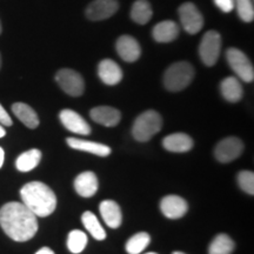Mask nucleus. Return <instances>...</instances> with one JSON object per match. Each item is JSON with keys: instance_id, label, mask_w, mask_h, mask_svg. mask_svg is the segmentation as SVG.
<instances>
[{"instance_id": "39448f33", "label": "nucleus", "mask_w": 254, "mask_h": 254, "mask_svg": "<svg viewBox=\"0 0 254 254\" xmlns=\"http://www.w3.org/2000/svg\"><path fill=\"white\" fill-rule=\"evenodd\" d=\"M226 59L230 67L245 82H252L254 80V68L252 63L243 51L231 47L226 51Z\"/></svg>"}, {"instance_id": "cd10ccee", "label": "nucleus", "mask_w": 254, "mask_h": 254, "mask_svg": "<svg viewBox=\"0 0 254 254\" xmlns=\"http://www.w3.org/2000/svg\"><path fill=\"white\" fill-rule=\"evenodd\" d=\"M87 245V236L82 231L73 230L69 232L67 238L68 251L73 254H79Z\"/></svg>"}, {"instance_id": "20e7f679", "label": "nucleus", "mask_w": 254, "mask_h": 254, "mask_svg": "<svg viewBox=\"0 0 254 254\" xmlns=\"http://www.w3.org/2000/svg\"><path fill=\"white\" fill-rule=\"evenodd\" d=\"M163 127V118L153 110L146 111L134 120L132 127V134L135 140L145 142L153 138L154 134Z\"/></svg>"}, {"instance_id": "a211bd4d", "label": "nucleus", "mask_w": 254, "mask_h": 254, "mask_svg": "<svg viewBox=\"0 0 254 254\" xmlns=\"http://www.w3.org/2000/svg\"><path fill=\"white\" fill-rule=\"evenodd\" d=\"M67 145L71 148L74 150L87 152V153H92L99 157H109L111 154V148L107 145L100 144V142L82 140V139L78 138H67Z\"/></svg>"}, {"instance_id": "f03ea898", "label": "nucleus", "mask_w": 254, "mask_h": 254, "mask_svg": "<svg viewBox=\"0 0 254 254\" xmlns=\"http://www.w3.org/2000/svg\"><path fill=\"white\" fill-rule=\"evenodd\" d=\"M23 204L37 217L45 218L55 212L57 196L49 186L41 182H31L20 190Z\"/></svg>"}, {"instance_id": "412c9836", "label": "nucleus", "mask_w": 254, "mask_h": 254, "mask_svg": "<svg viewBox=\"0 0 254 254\" xmlns=\"http://www.w3.org/2000/svg\"><path fill=\"white\" fill-rule=\"evenodd\" d=\"M12 112L14 113V116L24 124L25 126H27L28 128H37L39 126V118H38V114L30 105L24 104V103H15L12 105Z\"/></svg>"}, {"instance_id": "f704fd0d", "label": "nucleus", "mask_w": 254, "mask_h": 254, "mask_svg": "<svg viewBox=\"0 0 254 254\" xmlns=\"http://www.w3.org/2000/svg\"><path fill=\"white\" fill-rule=\"evenodd\" d=\"M5 135H6L5 128L1 125H0V138H2V136H5Z\"/></svg>"}, {"instance_id": "7c9ffc66", "label": "nucleus", "mask_w": 254, "mask_h": 254, "mask_svg": "<svg viewBox=\"0 0 254 254\" xmlns=\"http://www.w3.org/2000/svg\"><path fill=\"white\" fill-rule=\"evenodd\" d=\"M213 1L217 7L225 13H228L234 9V0H213Z\"/></svg>"}, {"instance_id": "f257e3e1", "label": "nucleus", "mask_w": 254, "mask_h": 254, "mask_svg": "<svg viewBox=\"0 0 254 254\" xmlns=\"http://www.w3.org/2000/svg\"><path fill=\"white\" fill-rule=\"evenodd\" d=\"M38 217L23 202H7L0 208V226L12 240L24 243L38 232Z\"/></svg>"}, {"instance_id": "c756f323", "label": "nucleus", "mask_w": 254, "mask_h": 254, "mask_svg": "<svg viewBox=\"0 0 254 254\" xmlns=\"http://www.w3.org/2000/svg\"><path fill=\"white\" fill-rule=\"evenodd\" d=\"M238 184L244 192L254 194V173L251 171H241L238 174Z\"/></svg>"}, {"instance_id": "4c0bfd02", "label": "nucleus", "mask_w": 254, "mask_h": 254, "mask_svg": "<svg viewBox=\"0 0 254 254\" xmlns=\"http://www.w3.org/2000/svg\"><path fill=\"white\" fill-rule=\"evenodd\" d=\"M0 68H1V55H0Z\"/></svg>"}, {"instance_id": "6e6552de", "label": "nucleus", "mask_w": 254, "mask_h": 254, "mask_svg": "<svg viewBox=\"0 0 254 254\" xmlns=\"http://www.w3.org/2000/svg\"><path fill=\"white\" fill-rule=\"evenodd\" d=\"M180 21L187 33L196 34L204 27V17L193 2H184L178 9Z\"/></svg>"}, {"instance_id": "4468645a", "label": "nucleus", "mask_w": 254, "mask_h": 254, "mask_svg": "<svg viewBox=\"0 0 254 254\" xmlns=\"http://www.w3.org/2000/svg\"><path fill=\"white\" fill-rule=\"evenodd\" d=\"M98 75L104 84L114 86L119 84L123 79V71L116 62L111 59H104L98 66Z\"/></svg>"}, {"instance_id": "bb28decb", "label": "nucleus", "mask_w": 254, "mask_h": 254, "mask_svg": "<svg viewBox=\"0 0 254 254\" xmlns=\"http://www.w3.org/2000/svg\"><path fill=\"white\" fill-rule=\"evenodd\" d=\"M151 237L146 232H140L131 237L126 243V252L128 254H140L150 245Z\"/></svg>"}, {"instance_id": "423d86ee", "label": "nucleus", "mask_w": 254, "mask_h": 254, "mask_svg": "<svg viewBox=\"0 0 254 254\" xmlns=\"http://www.w3.org/2000/svg\"><path fill=\"white\" fill-rule=\"evenodd\" d=\"M221 51V36L217 31L206 32L199 45V56L206 66L217 64Z\"/></svg>"}, {"instance_id": "2eb2a0df", "label": "nucleus", "mask_w": 254, "mask_h": 254, "mask_svg": "<svg viewBox=\"0 0 254 254\" xmlns=\"http://www.w3.org/2000/svg\"><path fill=\"white\" fill-rule=\"evenodd\" d=\"M98 186H99L98 178L95 176V173L91 172V171L80 173L74 180V189L78 194L81 195L82 198L93 196L97 193Z\"/></svg>"}, {"instance_id": "0eeeda50", "label": "nucleus", "mask_w": 254, "mask_h": 254, "mask_svg": "<svg viewBox=\"0 0 254 254\" xmlns=\"http://www.w3.org/2000/svg\"><path fill=\"white\" fill-rule=\"evenodd\" d=\"M56 81L66 94L71 97H80L85 91V81L77 71L71 68H62L57 72Z\"/></svg>"}, {"instance_id": "aec40b11", "label": "nucleus", "mask_w": 254, "mask_h": 254, "mask_svg": "<svg viewBox=\"0 0 254 254\" xmlns=\"http://www.w3.org/2000/svg\"><path fill=\"white\" fill-rule=\"evenodd\" d=\"M179 26L172 20H165L155 25L152 37L157 43H171L179 36Z\"/></svg>"}, {"instance_id": "7ed1b4c3", "label": "nucleus", "mask_w": 254, "mask_h": 254, "mask_svg": "<svg viewBox=\"0 0 254 254\" xmlns=\"http://www.w3.org/2000/svg\"><path fill=\"white\" fill-rule=\"evenodd\" d=\"M194 78V68L187 62L174 63L164 73V86L171 92L185 90Z\"/></svg>"}, {"instance_id": "b1692460", "label": "nucleus", "mask_w": 254, "mask_h": 254, "mask_svg": "<svg viewBox=\"0 0 254 254\" xmlns=\"http://www.w3.org/2000/svg\"><path fill=\"white\" fill-rule=\"evenodd\" d=\"M41 160V152L37 148L21 153L15 160V167L20 172H30L36 168Z\"/></svg>"}, {"instance_id": "f8f14e48", "label": "nucleus", "mask_w": 254, "mask_h": 254, "mask_svg": "<svg viewBox=\"0 0 254 254\" xmlns=\"http://www.w3.org/2000/svg\"><path fill=\"white\" fill-rule=\"evenodd\" d=\"M116 49L120 58L127 63H134L140 58L141 47L138 40L132 36H122L118 38L116 44Z\"/></svg>"}, {"instance_id": "9d476101", "label": "nucleus", "mask_w": 254, "mask_h": 254, "mask_svg": "<svg viewBox=\"0 0 254 254\" xmlns=\"http://www.w3.org/2000/svg\"><path fill=\"white\" fill-rule=\"evenodd\" d=\"M118 8V0H93L86 7L85 14L92 21H101L116 14Z\"/></svg>"}, {"instance_id": "2f4dec72", "label": "nucleus", "mask_w": 254, "mask_h": 254, "mask_svg": "<svg viewBox=\"0 0 254 254\" xmlns=\"http://www.w3.org/2000/svg\"><path fill=\"white\" fill-rule=\"evenodd\" d=\"M0 124L5 126H11L12 125V119L8 116V113L6 112V110L2 107V105L0 104Z\"/></svg>"}, {"instance_id": "e433bc0d", "label": "nucleus", "mask_w": 254, "mask_h": 254, "mask_svg": "<svg viewBox=\"0 0 254 254\" xmlns=\"http://www.w3.org/2000/svg\"><path fill=\"white\" fill-rule=\"evenodd\" d=\"M2 32V26H1V21H0V34H1Z\"/></svg>"}, {"instance_id": "4be33fe9", "label": "nucleus", "mask_w": 254, "mask_h": 254, "mask_svg": "<svg viewBox=\"0 0 254 254\" xmlns=\"http://www.w3.org/2000/svg\"><path fill=\"white\" fill-rule=\"evenodd\" d=\"M220 92L225 100L230 103H238L241 100L244 94L243 86L236 77H227L221 81Z\"/></svg>"}, {"instance_id": "9b49d317", "label": "nucleus", "mask_w": 254, "mask_h": 254, "mask_svg": "<svg viewBox=\"0 0 254 254\" xmlns=\"http://www.w3.org/2000/svg\"><path fill=\"white\" fill-rule=\"evenodd\" d=\"M60 122L68 131H71L75 134L87 135L91 133V127L88 125L80 114L72 110H63L59 113Z\"/></svg>"}, {"instance_id": "6ab92c4d", "label": "nucleus", "mask_w": 254, "mask_h": 254, "mask_svg": "<svg viewBox=\"0 0 254 254\" xmlns=\"http://www.w3.org/2000/svg\"><path fill=\"white\" fill-rule=\"evenodd\" d=\"M165 150L174 152V153H184L189 152L193 147V140L186 133H173L165 136L163 140Z\"/></svg>"}, {"instance_id": "c85d7f7f", "label": "nucleus", "mask_w": 254, "mask_h": 254, "mask_svg": "<svg viewBox=\"0 0 254 254\" xmlns=\"http://www.w3.org/2000/svg\"><path fill=\"white\" fill-rule=\"evenodd\" d=\"M234 7L238 15L245 23H252L254 19V7L252 0H234Z\"/></svg>"}, {"instance_id": "ddd939ff", "label": "nucleus", "mask_w": 254, "mask_h": 254, "mask_svg": "<svg viewBox=\"0 0 254 254\" xmlns=\"http://www.w3.org/2000/svg\"><path fill=\"white\" fill-rule=\"evenodd\" d=\"M160 209L168 219H179L186 214L189 205L179 195H167L160 202Z\"/></svg>"}, {"instance_id": "f3484780", "label": "nucleus", "mask_w": 254, "mask_h": 254, "mask_svg": "<svg viewBox=\"0 0 254 254\" xmlns=\"http://www.w3.org/2000/svg\"><path fill=\"white\" fill-rule=\"evenodd\" d=\"M99 211L105 224L111 228H118L122 225L123 214L119 205L113 200H104L99 206Z\"/></svg>"}, {"instance_id": "58836bf2", "label": "nucleus", "mask_w": 254, "mask_h": 254, "mask_svg": "<svg viewBox=\"0 0 254 254\" xmlns=\"http://www.w3.org/2000/svg\"><path fill=\"white\" fill-rule=\"evenodd\" d=\"M146 254H158V253H154V252H150V253H146Z\"/></svg>"}, {"instance_id": "72a5a7b5", "label": "nucleus", "mask_w": 254, "mask_h": 254, "mask_svg": "<svg viewBox=\"0 0 254 254\" xmlns=\"http://www.w3.org/2000/svg\"><path fill=\"white\" fill-rule=\"evenodd\" d=\"M4 159H5V152L1 147H0V168H1L2 165H4Z\"/></svg>"}, {"instance_id": "1a4fd4ad", "label": "nucleus", "mask_w": 254, "mask_h": 254, "mask_svg": "<svg viewBox=\"0 0 254 254\" xmlns=\"http://www.w3.org/2000/svg\"><path fill=\"white\" fill-rule=\"evenodd\" d=\"M244 151V144L239 138L228 136L221 140L214 150V155L220 163H231L239 158Z\"/></svg>"}, {"instance_id": "473e14b6", "label": "nucleus", "mask_w": 254, "mask_h": 254, "mask_svg": "<svg viewBox=\"0 0 254 254\" xmlns=\"http://www.w3.org/2000/svg\"><path fill=\"white\" fill-rule=\"evenodd\" d=\"M36 254H56V253L53 252L50 247H43V249H40Z\"/></svg>"}, {"instance_id": "5701e85b", "label": "nucleus", "mask_w": 254, "mask_h": 254, "mask_svg": "<svg viewBox=\"0 0 254 254\" xmlns=\"http://www.w3.org/2000/svg\"><path fill=\"white\" fill-rule=\"evenodd\" d=\"M153 9L148 0H136L131 8V19L139 25H145L152 19Z\"/></svg>"}, {"instance_id": "a878e982", "label": "nucleus", "mask_w": 254, "mask_h": 254, "mask_svg": "<svg viewBox=\"0 0 254 254\" xmlns=\"http://www.w3.org/2000/svg\"><path fill=\"white\" fill-rule=\"evenodd\" d=\"M236 247L234 241L227 234H218L209 244L208 254H232Z\"/></svg>"}, {"instance_id": "dca6fc26", "label": "nucleus", "mask_w": 254, "mask_h": 254, "mask_svg": "<svg viewBox=\"0 0 254 254\" xmlns=\"http://www.w3.org/2000/svg\"><path fill=\"white\" fill-rule=\"evenodd\" d=\"M90 116L95 123L106 127H113L118 125L120 119H122V114H120L119 111L111 106L94 107V109L91 110Z\"/></svg>"}, {"instance_id": "393cba45", "label": "nucleus", "mask_w": 254, "mask_h": 254, "mask_svg": "<svg viewBox=\"0 0 254 254\" xmlns=\"http://www.w3.org/2000/svg\"><path fill=\"white\" fill-rule=\"evenodd\" d=\"M81 221L86 230L90 232V234L95 240H104L106 238V232L101 226V224L95 217V214L90 211H86L81 215Z\"/></svg>"}, {"instance_id": "c9c22d12", "label": "nucleus", "mask_w": 254, "mask_h": 254, "mask_svg": "<svg viewBox=\"0 0 254 254\" xmlns=\"http://www.w3.org/2000/svg\"><path fill=\"white\" fill-rule=\"evenodd\" d=\"M172 254H186V253H184V252H179V251H177V252H173Z\"/></svg>"}]
</instances>
